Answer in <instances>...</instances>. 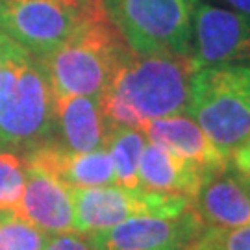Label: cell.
<instances>
[{
	"instance_id": "cell-10",
	"label": "cell",
	"mask_w": 250,
	"mask_h": 250,
	"mask_svg": "<svg viewBox=\"0 0 250 250\" xmlns=\"http://www.w3.org/2000/svg\"><path fill=\"white\" fill-rule=\"evenodd\" d=\"M193 211L204 228H239L250 224V176L232 167L208 174L193 197Z\"/></svg>"
},
{
	"instance_id": "cell-13",
	"label": "cell",
	"mask_w": 250,
	"mask_h": 250,
	"mask_svg": "<svg viewBox=\"0 0 250 250\" xmlns=\"http://www.w3.org/2000/svg\"><path fill=\"white\" fill-rule=\"evenodd\" d=\"M15 213L50 235L72 232V200L69 188L28 161L24 191Z\"/></svg>"
},
{
	"instance_id": "cell-8",
	"label": "cell",
	"mask_w": 250,
	"mask_h": 250,
	"mask_svg": "<svg viewBox=\"0 0 250 250\" xmlns=\"http://www.w3.org/2000/svg\"><path fill=\"white\" fill-rule=\"evenodd\" d=\"M204 230L193 208L180 215H145L87 235L95 250H188Z\"/></svg>"
},
{
	"instance_id": "cell-17",
	"label": "cell",
	"mask_w": 250,
	"mask_h": 250,
	"mask_svg": "<svg viewBox=\"0 0 250 250\" xmlns=\"http://www.w3.org/2000/svg\"><path fill=\"white\" fill-rule=\"evenodd\" d=\"M48 237L15 211H0V250H43Z\"/></svg>"
},
{
	"instance_id": "cell-16",
	"label": "cell",
	"mask_w": 250,
	"mask_h": 250,
	"mask_svg": "<svg viewBox=\"0 0 250 250\" xmlns=\"http://www.w3.org/2000/svg\"><path fill=\"white\" fill-rule=\"evenodd\" d=\"M146 145V137L137 128H109L104 148L107 150L115 186L123 188H141L139 184V160Z\"/></svg>"
},
{
	"instance_id": "cell-7",
	"label": "cell",
	"mask_w": 250,
	"mask_h": 250,
	"mask_svg": "<svg viewBox=\"0 0 250 250\" xmlns=\"http://www.w3.org/2000/svg\"><path fill=\"white\" fill-rule=\"evenodd\" d=\"M69 191L72 200V232L82 235L104 232L134 217H170L193 208V200L189 197L143 188L104 186Z\"/></svg>"
},
{
	"instance_id": "cell-12",
	"label": "cell",
	"mask_w": 250,
	"mask_h": 250,
	"mask_svg": "<svg viewBox=\"0 0 250 250\" xmlns=\"http://www.w3.org/2000/svg\"><path fill=\"white\" fill-rule=\"evenodd\" d=\"M148 143L169 148L182 158L195 163L204 174L224 169L230 163V152L221 148L209 135L188 115H170L148 121L141 128Z\"/></svg>"
},
{
	"instance_id": "cell-14",
	"label": "cell",
	"mask_w": 250,
	"mask_h": 250,
	"mask_svg": "<svg viewBox=\"0 0 250 250\" xmlns=\"http://www.w3.org/2000/svg\"><path fill=\"white\" fill-rule=\"evenodd\" d=\"M56 141L72 152H91L104 148L107 125L100 97L65 95L54 97Z\"/></svg>"
},
{
	"instance_id": "cell-18",
	"label": "cell",
	"mask_w": 250,
	"mask_h": 250,
	"mask_svg": "<svg viewBox=\"0 0 250 250\" xmlns=\"http://www.w3.org/2000/svg\"><path fill=\"white\" fill-rule=\"evenodd\" d=\"M26 178L22 154L0 148V211H17Z\"/></svg>"
},
{
	"instance_id": "cell-23",
	"label": "cell",
	"mask_w": 250,
	"mask_h": 250,
	"mask_svg": "<svg viewBox=\"0 0 250 250\" xmlns=\"http://www.w3.org/2000/svg\"><path fill=\"white\" fill-rule=\"evenodd\" d=\"M0 63H2V54H0Z\"/></svg>"
},
{
	"instance_id": "cell-22",
	"label": "cell",
	"mask_w": 250,
	"mask_h": 250,
	"mask_svg": "<svg viewBox=\"0 0 250 250\" xmlns=\"http://www.w3.org/2000/svg\"><path fill=\"white\" fill-rule=\"evenodd\" d=\"M219 2H223L226 8L235 11V13L250 19V0H219Z\"/></svg>"
},
{
	"instance_id": "cell-19",
	"label": "cell",
	"mask_w": 250,
	"mask_h": 250,
	"mask_svg": "<svg viewBox=\"0 0 250 250\" xmlns=\"http://www.w3.org/2000/svg\"><path fill=\"white\" fill-rule=\"evenodd\" d=\"M188 250H250V224L239 228H204Z\"/></svg>"
},
{
	"instance_id": "cell-3",
	"label": "cell",
	"mask_w": 250,
	"mask_h": 250,
	"mask_svg": "<svg viewBox=\"0 0 250 250\" xmlns=\"http://www.w3.org/2000/svg\"><path fill=\"white\" fill-rule=\"evenodd\" d=\"M130 52L125 39L102 11L39 62L54 97H100Z\"/></svg>"
},
{
	"instance_id": "cell-15",
	"label": "cell",
	"mask_w": 250,
	"mask_h": 250,
	"mask_svg": "<svg viewBox=\"0 0 250 250\" xmlns=\"http://www.w3.org/2000/svg\"><path fill=\"white\" fill-rule=\"evenodd\" d=\"M206 178L195 163L156 143L145 145L139 160V184L143 189L184 195L193 200Z\"/></svg>"
},
{
	"instance_id": "cell-5",
	"label": "cell",
	"mask_w": 250,
	"mask_h": 250,
	"mask_svg": "<svg viewBox=\"0 0 250 250\" xmlns=\"http://www.w3.org/2000/svg\"><path fill=\"white\" fill-rule=\"evenodd\" d=\"M200 0H102L111 24L134 54L191 58L193 19Z\"/></svg>"
},
{
	"instance_id": "cell-11",
	"label": "cell",
	"mask_w": 250,
	"mask_h": 250,
	"mask_svg": "<svg viewBox=\"0 0 250 250\" xmlns=\"http://www.w3.org/2000/svg\"><path fill=\"white\" fill-rule=\"evenodd\" d=\"M24 160L46 170L69 189L115 186L113 163L106 148L72 152L58 141H50L24 154Z\"/></svg>"
},
{
	"instance_id": "cell-1",
	"label": "cell",
	"mask_w": 250,
	"mask_h": 250,
	"mask_svg": "<svg viewBox=\"0 0 250 250\" xmlns=\"http://www.w3.org/2000/svg\"><path fill=\"white\" fill-rule=\"evenodd\" d=\"M195 65L174 54H134L100 95L107 128H137L161 117L186 113Z\"/></svg>"
},
{
	"instance_id": "cell-21",
	"label": "cell",
	"mask_w": 250,
	"mask_h": 250,
	"mask_svg": "<svg viewBox=\"0 0 250 250\" xmlns=\"http://www.w3.org/2000/svg\"><path fill=\"white\" fill-rule=\"evenodd\" d=\"M230 165L250 176V135L230 150Z\"/></svg>"
},
{
	"instance_id": "cell-9",
	"label": "cell",
	"mask_w": 250,
	"mask_h": 250,
	"mask_svg": "<svg viewBox=\"0 0 250 250\" xmlns=\"http://www.w3.org/2000/svg\"><path fill=\"white\" fill-rule=\"evenodd\" d=\"M195 69L224 63H250V19L200 0L193 19Z\"/></svg>"
},
{
	"instance_id": "cell-2",
	"label": "cell",
	"mask_w": 250,
	"mask_h": 250,
	"mask_svg": "<svg viewBox=\"0 0 250 250\" xmlns=\"http://www.w3.org/2000/svg\"><path fill=\"white\" fill-rule=\"evenodd\" d=\"M0 148L28 154L56 141L54 95L41 62L0 32Z\"/></svg>"
},
{
	"instance_id": "cell-6",
	"label": "cell",
	"mask_w": 250,
	"mask_h": 250,
	"mask_svg": "<svg viewBox=\"0 0 250 250\" xmlns=\"http://www.w3.org/2000/svg\"><path fill=\"white\" fill-rule=\"evenodd\" d=\"M102 11V0H0V32L43 60Z\"/></svg>"
},
{
	"instance_id": "cell-4",
	"label": "cell",
	"mask_w": 250,
	"mask_h": 250,
	"mask_svg": "<svg viewBox=\"0 0 250 250\" xmlns=\"http://www.w3.org/2000/svg\"><path fill=\"white\" fill-rule=\"evenodd\" d=\"M184 115L224 150L243 143L250 135V63L195 69Z\"/></svg>"
},
{
	"instance_id": "cell-20",
	"label": "cell",
	"mask_w": 250,
	"mask_h": 250,
	"mask_svg": "<svg viewBox=\"0 0 250 250\" xmlns=\"http://www.w3.org/2000/svg\"><path fill=\"white\" fill-rule=\"evenodd\" d=\"M43 250H95L89 243L87 235H82L76 232L56 233L50 235Z\"/></svg>"
}]
</instances>
